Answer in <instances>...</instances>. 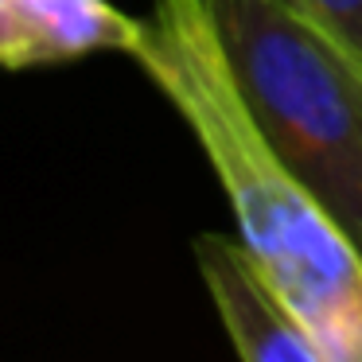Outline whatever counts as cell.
Here are the masks:
<instances>
[{"label":"cell","instance_id":"6da1fadb","mask_svg":"<svg viewBox=\"0 0 362 362\" xmlns=\"http://www.w3.org/2000/svg\"><path fill=\"white\" fill-rule=\"evenodd\" d=\"M206 152L242 245L327 362H362V245L253 121L206 0H156L133 51Z\"/></svg>","mask_w":362,"mask_h":362},{"label":"cell","instance_id":"7a4b0ae2","mask_svg":"<svg viewBox=\"0 0 362 362\" xmlns=\"http://www.w3.org/2000/svg\"><path fill=\"white\" fill-rule=\"evenodd\" d=\"M265 141L362 245V63L292 0H206Z\"/></svg>","mask_w":362,"mask_h":362},{"label":"cell","instance_id":"3957f363","mask_svg":"<svg viewBox=\"0 0 362 362\" xmlns=\"http://www.w3.org/2000/svg\"><path fill=\"white\" fill-rule=\"evenodd\" d=\"M191 250L238 362H327L312 331L253 265L242 238L199 234Z\"/></svg>","mask_w":362,"mask_h":362},{"label":"cell","instance_id":"277c9868","mask_svg":"<svg viewBox=\"0 0 362 362\" xmlns=\"http://www.w3.org/2000/svg\"><path fill=\"white\" fill-rule=\"evenodd\" d=\"M144 20L125 16L110 0H0V59L8 71L71 63L94 51L133 55Z\"/></svg>","mask_w":362,"mask_h":362},{"label":"cell","instance_id":"5b68a950","mask_svg":"<svg viewBox=\"0 0 362 362\" xmlns=\"http://www.w3.org/2000/svg\"><path fill=\"white\" fill-rule=\"evenodd\" d=\"M292 4L362 63V0H292Z\"/></svg>","mask_w":362,"mask_h":362}]
</instances>
